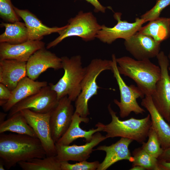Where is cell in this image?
Instances as JSON below:
<instances>
[{
  "label": "cell",
  "instance_id": "obj_34",
  "mask_svg": "<svg viewBox=\"0 0 170 170\" xmlns=\"http://www.w3.org/2000/svg\"><path fill=\"white\" fill-rule=\"evenodd\" d=\"M157 159L166 162H170V147L163 150L162 153Z\"/></svg>",
  "mask_w": 170,
  "mask_h": 170
},
{
  "label": "cell",
  "instance_id": "obj_33",
  "mask_svg": "<svg viewBox=\"0 0 170 170\" xmlns=\"http://www.w3.org/2000/svg\"><path fill=\"white\" fill-rule=\"evenodd\" d=\"M91 4L94 7V11L96 12H99L105 13L106 7L102 5L98 0H85Z\"/></svg>",
  "mask_w": 170,
  "mask_h": 170
},
{
  "label": "cell",
  "instance_id": "obj_26",
  "mask_svg": "<svg viewBox=\"0 0 170 170\" xmlns=\"http://www.w3.org/2000/svg\"><path fill=\"white\" fill-rule=\"evenodd\" d=\"M18 164L23 170H61L60 162L56 156L34 158Z\"/></svg>",
  "mask_w": 170,
  "mask_h": 170
},
{
  "label": "cell",
  "instance_id": "obj_38",
  "mask_svg": "<svg viewBox=\"0 0 170 170\" xmlns=\"http://www.w3.org/2000/svg\"><path fill=\"white\" fill-rule=\"evenodd\" d=\"M4 166L2 162L0 161V170H4Z\"/></svg>",
  "mask_w": 170,
  "mask_h": 170
},
{
  "label": "cell",
  "instance_id": "obj_13",
  "mask_svg": "<svg viewBox=\"0 0 170 170\" xmlns=\"http://www.w3.org/2000/svg\"><path fill=\"white\" fill-rule=\"evenodd\" d=\"M161 42L138 32L125 40L126 49L136 59L141 60L156 57L160 52Z\"/></svg>",
  "mask_w": 170,
  "mask_h": 170
},
{
  "label": "cell",
  "instance_id": "obj_40",
  "mask_svg": "<svg viewBox=\"0 0 170 170\" xmlns=\"http://www.w3.org/2000/svg\"><path fill=\"white\" fill-rule=\"evenodd\" d=\"M168 70L170 71V65L168 67Z\"/></svg>",
  "mask_w": 170,
  "mask_h": 170
},
{
  "label": "cell",
  "instance_id": "obj_42",
  "mask_svg": "<svg viewBox=\"0 0 170 170\" xmlns=\"http://www.w3.org/2000/svg\"><path fill=\"white\" fill-rule=\"evenodd\" d=\"M169 18V19H170V18Z\"/></svg>",
  "mask_w": 170,
  "mask_h": 170
},
{
  "label": "cell",
  "instance_id": "obj_24",
  "mask_svg": "<svg viewBox=\"0 0 170 170\" xmlns=\"http://www.w3.org/2000/svg\"><path fill=\"white\" fill-rule=\"evenodd\" d=\"M1 27H4V32L0 35V42L17 44L28 41L27 28L25 23L18 21L13 23L2 22Z\"/></svg>",
  "mask_w": 170,
  "mask_h": 170
},
{
  "label": "cell",
  "instance_id": "obj_31",
  "mask_svg": "<svg viewBox=\"0 0 170 170\" xmlns=\"http://www.w3.org/2000/svg\"><path fill=\"white\" fill-rule=\"evenodd\" d=\"M170 5V0H157L155 5L149 10L142 14L140 18L146 22L160 17L162 11L167 7Z\"/></svg>",
  "mask_w": 170,
  "mask_h": 170
},
{
  "label": "cell",
  "instance_id": "obj_18",
  "mask_svg": "<svg viewBox=\"0 0 170 170\" xmlns=\"http://www.w3.org/2000/svg\"><path fill=\"white\" fill-rule=\"evenodd\" d=\"M17 14L24 21L27 29L28 40H41L45 36L59 33L67 26L49 27L43 24L34 14L27 9H20L14 6Z\"/></svg>",
  "mask_w": 170,
  "mask_h": 170
},
{
  "label": "cell",
  "instance_id": "obj_5",
  "mask_svg": "<svg viewBox=\"0 0 170 170\" xmlns=\"http://www.w3.org/2000/svg\"><path fill=\"white\" fill-rule=\"evenodd\" d=\"M112 70V60L95 59L86 67V72L81 84V92L75 101V112L83 117L90 114L88 102L98 94L100 87L96 80L100 74L106 70Z\"/></svg>",
  "mask_w": 170,
  "mask_h": 170
},
{
  "label": "cell",
  "instance_id": "obj_20",
  "mask_svg": "<svg viewBox=\"0 0 170 170\" xmlns=\"http://www.w3.org/2000/svg\"><path fill=\"white\" fill-rule=\"evenodd\" d=\"M26 62L11 59L0 60V83L12 91L18 82L27 76Z\"/></svg>",
  "mask_w": 170,
  "mask_h": 170
},
{
  "label": "cell",
  "instance_id": "obj_3",
  "mask_svg": "<svg viewBox=\"0 0 170 170\" xmlns=\"http://www.w3.org/2000/svg\"><path fill=\"white\" fill-rule=\"evenodd\" d=\"M108 109L111 117V122L107 124L98 123L102 127V131L106 133L105 136L107 139L121 137L132 139L141 144L144 142L152 126L149 114L141 119L131 117L121 120L117 116L116 112L112 109L110 104L108 105Z\"/></svg>",
  "mask_w": 170,
  "mask_h": 170
},
{
  "label": "cell",
  "instance_id": "obj_17",
  "mask_svg": "<svg viewBox=\"0 0 170 170\" xmlns=\"http://www.w3.org/2000/svg\"><path fill=\"white\" fill-rule=\"evenodd\" d=\"M133 141L132 139L121 137L120 139L110 146L100 145L95 150L104 151L106 156L100 163L97 170H106L111 165L122 160H127L133 162L134 159L129 149L130 144Z\"/></svg>",
  "mask_w": 170,
  "mask_h": 170
},
{
  "label": "cell",
  "instance_id": "obj_11",
  "mask_svg": "<svg viewBox=\"0 0 170 170\" xmlns=\"http://www.w3.org/2000/svg\"><path fill=\"white\" fill-rule=\"evenodd\" d=\"M122 14L115 13L114 19L117 24L112 27H109L105 25L102 26L96 37L103 42L111 44L117 39H128L138 31L142 25L146 21L142 19L137 18L133 23H130L121 20Z\"/></svg>",
  "mask_w": 170,
  "mask_h": 170
},
{
  "label": "cell",
  "instance_id": "obj_14",
  "mask_svg": "<svg viewBox=\"0 0 170 170\" xmlns=\"http://www.w3.org/2000/svg\"><path fill=\"white\" fill-rule=\"evenodd\" d=\"M107 139L99 132L93 135L91 141L83 145H63L55 143L56 156L60 162L87 160L94 151V148Z\"/></svg>",
  "mask_w": 170,
  "mask_h": 170
},
{
  "label": "cell",
  "instance_id": "obj_10",
  "mask_svg": "<svg viewBox=\"0 0 170 170\" xmlns=\"http://www.w3.org/2000/svg\"><path fill=\"white\" fill-rule=\"evenodd\" d=\"M20 111L40 140L46 156H56L55 144L52 138L50 125L52 111L46 113H39L27 109Z\"/></svg>",
  "mask_w": 170,
  "mask_h": 170
},
{
  "label": "cell",
  "instance_id": "obj_39",
  "mask_svg": "<svg viewBox=\"0 0 170 170\" xmlns=\"http://www.w3.org/2000/svg\"><path fill=\"white\" fill-rule=\"evenodd\" d=\"M168 59L169 60L170 63V50L169 52L168 55Z\"/></svg>",
  "mask_w": 170,
  "mask_h": 170
},
{
  "label": "cell",
  "instance_id": "obj_36",
  "mask_svg": "<svg viewBox=\"0 0 170 170\" xmlns=\"http://www.w3.org/2000/svg\"><path fill=\"white\" fill-rule=\"evenodd\" d=\"M130 170H146L144 168V167L139 166H135L133 167H132L130 169Z\"/></svg>",
  "mask_w": 170,
  "mask_h": 170
},
{
  "label": "cell",
  "instance_id": "obj_25",
  "mask_svg": "<svg viewBox=\"0 0 170 170\" xmlns=\"http://www.w3.org/2000/svg\"><path fill=\"white\" fill-rule=\"evenodd\" d=\"M6 132L37 138L34 130L20 111L14 113L0 124V133Z\"/></svg>",
  "mask_w": 170,
  "mask_h": 170
},
{
  "label": "cell",
  "instance_id": "obj_19",
  "mask_svg": "<svg viewBox=\"0 0 170 170\" xmlns=\"http://www.w3.org/2000/svg\"><path fill=\"white\" fill-rule=\"evenodd\" d=\"M141 105L150 114L152 126L158 136L162 148L164 150L170 147V126L156 109L151 95H145L142 99Z\"/></svg>",
  "mask_w": 170,
  "mask_h": 170
},
{
  "label": "cell",
  "instance_id": "obj_35",
  "mask_svg": "<svg viewBox=\"0 0 170 170\" xmlns=\"http://www.w3.org/2000/svg\"><path fill=\"white\" fill-rule=\"evenodd\" d=\"M158 163L161 170H170V162L158 160Z\"/></svg>",
  "mask_w": 170,
  "mask_h": 170
},
{
  "label": "cell",
  "instance_id": "obj_27",
  "mask_svg": "<svg viewBox=\"0 0 170 170\" xmlns=\"http://www.w3.org/2000/svg\"><path fill=\"white\" fill-rule=\"evenodd\" d=\"M134 160L132 167L139 165L147 170H161L158 160L146 152L142 147L135 149L132 152Z\"/></svg>",
  "mask_w": 170,
  "mask_h": 170
},
{
  "label": "cell",
  "instance_id": "obj_32",
  "mask_svg": "<svg viewBox=\"0 0 170 170\" xmlns=\"http://www.w3.org/2000/svg\"><path fill=\"white\" fill-rule=\"evenodd\" d=\"M11 91L6 86L0 83V105L2 107L10 98Z\"/></svg>",
  "mask_w": 170,
  "mask_h": 170
},
{
  "label": "cell",
  "instance_id": "obj_8",
  "mask_svg": "<svg viewBox=\"0 0 170 170\" xmlns=\"http://www.w3.org/2000/svg\"><path fill=\"white\" fill-rule=\"evenodd\" d=\"M161 71V76L157 82L151 95L153 102L166 122H170V76L168 73L170 62L163 51L156 57Z\"/></svg>",
  "mask_w": 170,
  "mask_h": 170
},
{
  "label": "cell",
  "instance_id": "obj_37",
  "mask_svg": "<svg viewBox=\"0 0 170 170\" xmlns=\"http://www.w3.org/2000/svg\"><path fill=\"white\" fill-rule=\"evenodd\" d=\"M7 114L2 112L0 113V124L3 122L5 120V118Z\"/></svg>",
  "mask_w": 170,
  "mask_h": 170
},
{
  "label": "cell",
  "instance_id": "obj_28",
  "mask_svg": "<svg viewBox=\"0 0 170 170\" xmlns=\"http://www.w3.org/2000/svg\"><path fill=\"white\" fill-rule=\"evenodd\" d=\"M146 142L142 144V148L152 157L158 159L163 152L158 136L151 126L149 130Z\"/></svg>",
  "mask_w": 170,
  "mask_h": 170
},
{
  "label": "cell",
  "instance_id": "obj_1",
  "mask_svg": "<svg viewBox=\"0 0 170 170\" xmlns=\"http://www.w3.org/2000/svg\"><path fill=\"white\" fill-rule=\"evenodd\" d=\"M46 156L37 138L17 133H0V161L7 169L20 162Z\"/></svg>",
  "mask_w": 170,
  "mask_h": 170
},
{
  "label": "cell",
  "instance_id": "obj_12",
  "mask_svg": "<svg viewBox=\"0 0 170 170\" xmlns=\"http://www.w3.org/2000/svg\"><path fill=\"white\" fill-rule=\"evenodd\" d=\"M71 101L65 96L59 100L57 105L52 111L50 125L52 138L55 143L69 128L74 112Z\"/></svg>",
  "mask_w": 170,
  "mask_h": 170
},
{
  "label": "cell",
  "instance_id": "obj_30",
  "mask_svg": "<svg viewBox=\"0 0 170 170\" xmlns=\"http://www.w3.org/2000/svg\"><path fill=\"white\" fill-rule=\"evenodd\" d=\"M61 170H96L100 163L98 161L88 162L87 160L71 164L68 161L60 162Z\"/></svg>",
  "mask_w": 170,
  "mask_h": 170
},
{
  "label": "cell",
  "instance_id": "obj_41",
  "mask_svg": "<svg viewBox=\"0 0 170 170\" xmlns=\"http://www.w3.org/2000/svg\"><path fill=\"white\" fill-rule=\"evenodd\" d=\"M169 125H170V122L169 123Z\"/></svg>",
  "mask_w": 170,
  "mask_h": 170
},
{
  "label": "cell",
  "instance_id": "obj_4",
  "mask_svg": "<svg viewBox=\"0 0 170 170\" xmlns=\"http://www.w3.org/2000/svg\"><path fill=\"white\" fill-rule=\"evenodd\" d=\"M61 58L64 74L56 83H49V85L56 93L59 100L67 96L71 101H74L81 92L86 67L82 66L80 55Z\"/></svg>",
  "mask_w": 170,
  "mask_h": 170
},
{
  "label": "cell",
  "instance_id": "obj_2",
  "mask_svg": "<svg viewBox=\"0 0 170 170\" xmlns=\"http://www.w3.org/2000/svg\"><path fill=\"white\" fill-rule=\"evenodd\" d=\"M119 73L133 80L145 95H151L161 76V69L150 59L138 60L127 56L116 58Z\"/></svg>",
  "mask_w": 170,
  "mask_h": 170
},
{
  "label": "cell",
  "instance_id": "obj_6",
  "mask_svg": "<svg viewBox=\"0 0 170 170\" xmlns=\"http://www.w3.org/2000/svg\"><path fill=\"white\" fill-rule=\"evenodd\" d=\"M101 27L92 12L81 11L69 20L67 27L60 32L57 38L47 44L46 49L56 46L69 37H79L85 41L92 40L96 37Z\"/></svg>",
  "mask_w": 170,
  "mask_h": 170
},
{
  "label": "cell",
  "instance_id": "obj_22",
  "mask_svg": "<svg viewBox=\"0 0 170 170\" xmlns=\"http://www.w3.org/2000/svg\"><path fill=\"white\" fill-rule=\"evenodd\" d=\"M48 85L46 81H36L26 76L22 79L11 91L10 98L2 106L5 112L9 111L16 104L38 92Z\"/></svg>",
  "mask_w": 170,
  "mask_h": 170
},
{
  "label": "cell",
  "instance_id": "obj_9",
  "mask_svg": "<svg viewBox=\"0 0 170 170\" xmlns=\"http://www.w3.org/2000/svg\"><path fill=\"white\" fill-rule=\"evenodd\" d=\"M59 99L56 92L49 85L43 87L38 93L20 101L9 110L8 118L14 113L26 109L39 113L51 112Z\"/></svg>",
  "mask_w": 170,
  "mask_h": 170
},
{
  "label": "cell",
  "instance_id": "obj_16",
  "mask_svg": "<svg viewBox=\"0 0 170 170\" xmlns=\"http://www.w3.org/2000/svg\"><path fill=\"white\" fill-rule=\"evenodd\" d=\"M45 45L41 40H28L17 44L0 43V60L11 59L26 62L32 54Z\"/></svg>",
  "mask_w": 170,
  "mask_h": 170
},
{
  "label": "cell",
  "instance_id": "obj_7",
  "mask_svg": "<svg viewBox=\"0 0 170 170\" xmlns=\"http://www.w3.org/2000/svg\"><path fill=\"white\" fill-rule=\"evenodd\" d=\"M116 58L115 55L112 54L111 71L118 85L120 95V101L116 99L113 101L119 109V115L124 118L132 112L136 114H143L145 110L138 104L137 99L139 98H143L145 95L137 86L126 84L118 71Z\"/></svg>",
  "mask_w": 170,
  "mask_h": 170
},
{
  "label": "cell",
  "instance_id": "obj_29",
  "mask_svg": "<svg viewBox=\"0 0 170 170\" xmlns=\"http://www.w3.org/2000/svg\"><path fill=\"white\" fill-rule=\"evenodd\" d=\"M0 16L10 23L20 21V18L15 12L11 0H0Z\"/></svg>",
  "mask_w": 170,
  "mask_h": 170
},
{
  "label": "cell",
  "instance_id": "obj_21",
  "mask_svg": "<svg viewBox=\"0 0 170 170\" xmlns=\"http://www.w3.org/2000/svg\"><path fill=\"white\" fill-rule=\"evenodd\" d=\"M89 119L87 117L81 116L77 113L74 112L71 122L65 133L56 143L63 145H69L76 139L80 138L85 139L86 142L92 140L93 135L96 133L102 131V129L97 123L95 125L96 128L91 129L87 131L83 130L80 127L82 122L87 123Z\"/></svg>",
  "mask_w": 170,
  "mask_h": 170
},
{
  "label": "cell",
  "instance_id": "obj_23",
  "mask_svg": "<svg viewBox=\"0 0 170 170\" xmlns=\"http://www.w3.org/2000/svg\"><path fill=\"white\" fill-rule=\"evenodd\" d=\"M138 32L150 36L161 43L170 36V19L159 17L142 26Z\"/></svg>",
  "mask_w": 170,
  "mask_h": 170
},
{
  "label": "cell",
  "instance_id": "obj_15",
  "mask_svg": "<svg viewBox=\"0 0 170 170\" xmlns=\"http://www.w3.org/2000/svg\"><path fill=\"white\" fill-rule=\"evenodd\" d=\"M27 76L35 80L49 68L57 70L62 68V60L45 48L35 52L26 62Z\"/></svg>",
  "mask_w": 170,
  "mask_h": 170
}]
</instances>
